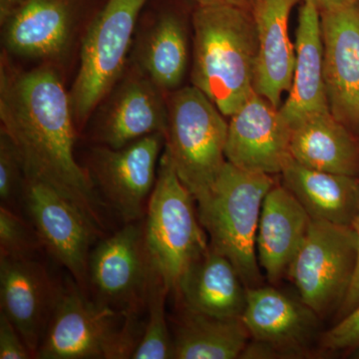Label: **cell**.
Instances as JSON below:
<instances>
[{
	"label": "cell",
	"instance_id": "obj_1",
	"mask_svg": "<svg viewBox=\"0 0 359 359\" xmlns=\"http://www.w3.org/2000/svg\"><path fill=\"white\" fill-rule=\"evenodd\" d=\"M2 52L0 121L13 141L25 177L39 180L72 201L101 231L102 204L95 185L74 156L77 128L57 67L15 69Z\"/></svg>",
	"mask_w": 359,
	"mask_h": 359
},
{
	"label": "cell",
	"instance_id": "obj_2",
	"mask_svg": "<svg viewBox=\"0 0 359 359\" xmlns=\"http://www.w3.org/2000/svg\"><path fill=\"white\" fill-rule=\"evenodd\" d=\"M191 81L230 118L255 93L259 42L247 9L198 6L193 14Z\"/></svg>",
	"mask_w": 359,
	"mask_h": 359
},
{
	"label": "cell",
	"instance_id": "obj_3",
	"mask_svg": "<svg viewBox=\"0 0 359 359\" xmlns=\"http://www.w3.org/2000/svg\"><path fill=\"white\" fill-rule=\"evenodd\" d=\"M276 182L226 161L207 196L197 202L210 247L228 257L248 289L263 283L257 256V233L264 197Z\"/></svg>",
	"mask_w": 359,
	"mask_h": 359
},
{
	"label": "cell",
	"instance_id": "obj_4",
	"mask_svg": "<svg viewBox=\"0 0 359 359\" xmlns=\"http://www.w3.org/2000/svg\"><path fill=\"white\" fill-rule=\"evenodd\" d=\"M195 204V198L182 183L164 148L144 228L156 271L175 294L187 271L210 249Z\"/></svg>",
	"mask_w": 359,
	"mask_h": 359
},
{
	"label": "cell",
	"instance_id": "obj_5",
	"mask_svg": "<svg viewBox=\"0 0 359 359\" xmlns=\"http://www.w3.org/2000/svg\"><path fill=\"white\" fill-rule=\"evenodd\" d=\"M165 150L196 203L204 199L226 163L229 122L195 86L167 94Z\"/></svg>",
	"mask_w": 359,
	"mask_h": 359
},
{
	"label": "cell",
	"instance_id": "obj_6",
	"mask_svg": "<svg viewBox=\"0 0 359 359\" xmlns=\"http://www.w3.org/2000/svg\"><path fill=\"white\" fill-rule=\"evenodd\" d=\"M138 344L137 318L89 301L73 282L63 285L37 358H131Z\"/></svg>",
	"mask_w": 359,
	"mask_h": 359
},
{
	"label": "cell",
	"instance_id": "obj_7",
	"mask_svg": "<svg viewBox=\"0 0 359 359\" xmlns=\"http://www.w3.org/2000/svg\"><path fill=\"white\" fill-rule=\"evenodd\" d=\"M147 0H107L85 32L80 65L69 91L77 131L122 77L129 63L137 21Z\"/></svg>",
	"mask_w": 359,
	"mask_h": 359
},
{
	"label": "cell",
	"instance_id": "obj_8",
	"mask_svg": "<svg viewBox=\"0 0 359 359\" xmlns=\"http://www.w3.org/2000/svg\"><path fill=\"white\" fill-rule=\"evenodd\" d=\"M358 264L353 226L311 219L308 236L287 276L299 297L320 318L341 308Z\"/></svg>",
	"mask_w": 359,
	"mask_h": 359
},
{
	"label": "cell",
	"instance_id": "obj_9",
	"mask_svg": "<svg viewBox=\"0 0 359 359\" xmlns=\"http://www.w3.org/2000/svg\"><path fill=\"white\" fill-rule=\"evenodd\" d=\"M155 273L143 219L125 224L90 254L89 287L95 302L128 316L137 318L146 306Z\"/></svg>",
	"mask_w": 359,
	"mask_h": 359
},
{
	"label": "cell",
	"instance_id": "obj_10",
	"mask_svg": "<svg viewBox=\"0 0 359 359\" xmlns=\"http://www.w3.org/2000/svg\"><path fill=\"white\" fill-rule=\"evenodd\" d=\"M21 204L42 249L69 271L80 289L87 290L92 243L102 231L72 201L39 180L25 177Z\"/></svg>",
	"mask_w": 359,
	"mask_h": 359
},
{
	"label": "cell",
	"instance_id": "obj_11",
	"mask_svg": "<svg viewBox=\"0 0 359 359\" xmlns=\"http://www.w3.org/2000/svg\"><path fill=\"white\" fill-rule=\"evenodd\" d=\"M163 145L165 135L154 133L125 147L97 145L90 150L87 171L125 224L143 219L147 211Z\"/></svg>",
	"mask_w": 359,
	"mask_h": 359
},
{
	"label": "cell",
	"instance_id": "obj_12",
	"mask_svg": "<svg viewBox=\"0 0 359 359\" xmlns=\"http://www.w3.org/2000/svg\"><path fill=\"white\" fill-rule=\"evenodd\" d=\"M80 11L81 0H18L0 14L2 52L56 67L76 37Z\"/></svg>",
	"mask_w": 359,
	"mask_h": 359
},
{
	"label": "cell",
	"instance_id": "obj_13",
	"mask_svg": "<svg viewBox=\"0 0 359 359\" xmlns=\"http://www.w3.org/2000/svg\"><path fill=\"white\" fill-rule=\"evenodd\" d=\"M95 112L91 139L97 145L119 149L166 133L167 94L131 62Z\"/></svg>",
	"mask_w": 359,
	"mask_h": 359
},
{
	"label": "cell",
	"instance_id": "obj_14",
	"mask_svg": "<svg viewBox=\"0 0 359 359\" xmlns=\"http://www.w3.org/2000/svg\"><path fill=\"white\" fill-rule=\"evenodd\" d=\"M292 134L280 108L255 92L229 120L226 159L245 171L280 175L292 159Z\"/></svg>",
	"mask_w": 359,
	"mask_h": 359
},
{
	"label": "cell",
	"instance_id": "obj_15",
	"mask_svg": "<svg viewBox=\"0 0 359 359\" xmlns=\"http://www.w3.org/2000/svg\"><path fill=\"white\" fill-rule=\"evenodd\" d=\"M320 13L328 106L359 137V4Z\"/></svg>",
	"mask_w": 359,
	"mask_h": 359
},
{
	"label": "cell",
	"instance_id": "obj_16",
	"mask_svg": "<svg viewBox=\"0 0 359 359\" xmlns=\"http://www.w3.org/2000/svg\"><path fill=\"white\" fill-rule=\"evenodd\" d=\"M62 290L34 257H0L1 313L13 323L34 358Z\"/></svg>",
	"mask_w": 359,
	"mask_h": 359
},
{
	"label": "cell",
	"instance_id": "obj_17",
	"mask_svg": "<svg viewBox=\"0 0 359 359\" xmlns=\"http://www.w3.org/2000/svg\"><path fill=\"white\" fill-rule=\"evenodd\" d=\"M318 318L304 302L271 287L248 289L242 320L250 339L269 342L285 358H301L318 330Z\"/></svg>",
	"mask_w": 359,
	"mask_h": 359
},
{
	"label": "cell",
	"instance_id": "obj_18",
	"mask_svg": "<svg viewBox=\"0 0 359 359\" xmlns=\"http://www.w3.org/2000/svg\"><path fill=\"white\" fill-rule=\"evenodd\" d=\"M304 0H254L259 50L254 89L276 107L282 106L283 92H290L294 79L295 47L289 33L292 8Z\"/></svg>",
	"mask_w": 359,
	"mask_h": 359
},
{
	"label": "cell",
	"instance_id": "obj_19",
	"mask_svg": "<svg viewBox=\"0 0 359 359\" xmlns=\"http://www.w3.org/2000/svg\"><path fill=\"white\" fill-rule=\"evenodd\" d=\"M311 224V216L294 194L276 183L264 197L257 233V259L269 282L287 276Z\"/></svg>",
	"mask_w": 359,
	"mask_h": 359
},
{
	"label": "cell",
	"instance_id": "obj_20",
	"mask_svg": "<svg viewBox=\"0 0 359 359\" xmlns=\"http://www.w3.org/2000/svg\"><path fill=\"white\" fill-rule=\"evenodd\" d=\"M294 47L292 88L280 108L292 126L308 115L330 111L323 77L320 13L311 0H304L299 9Z\"/></svg>",
	"mask_w": 359,
	"mask_h": 359
},
{
	"label": "cell",
	"instance_id": "obj_21",
	"mask_svg": "<svg viewBox=\"0 0 359 359\" xmlns=\"http://www.w3.org/2000/svg\"><path fill=\"white\" fill-rule=\"evenodd\" d=\"M248 287L228 259L210 247L180 283L177 297L196 313L219 318H242Z\"/></svg>",
	"mask_w": 359,
	"mask_h": 359
},
{
	"label": "cell",
	"instance_id": "obj_22",
	"mask_svg": "<svg viewBox=\"0 0 359 359\" xmlns=\"http://www.w3.org/2000/svg\"><path fill=\"white\" fill-rule=\"evenodd\" d=\"M290 151L292 159L311 169L359 177V137L330 111L294 124Z\"/></svg>",
	"mask_w": 359,
	"mask_h": 359
},
{
	"label": "cell",
	"instance_id": "obj_23",
	"mask_svg": "<svg viewBox=\"0 0 359 359\" xmlns=\"http://www.w3.org/2000/svg\"><path fill=\"white\" fill-rule=\"evenodd\" d=\"M280 176L311 219L353 226L359 216V177L318 171L294 159Z\"/></svg>",
	"mask_w": 359,
	"mask_h": 359
},
{
	"label": "cell",
	"instance_id": "obj_24",
	"mask_svg": "<svg viewBox=\"0 0 359 359\" xmlns=\"http://www.w3.org/2000/svg\"><path fill=\"white\" fill-rule=\"evenodd\" d=\"M129 62L165 93L181 88L189 62L188 35L181 18L170 11L161 13L137 33Z\"/></svg>",
	"mask_w": 359,
	"mask_h": 359
},
{
	"label": "cell",
	"instance_id": "obj_25",
	"mask_svg": "<svg viewBox=\"0 0 359 359\" xmlns=\"http://www.w3.org/2000/svg\"><path fill=\"white\" fill-rule=\"evenodd\" d=\"M174 332V358H240L250 339L242 318H219L186 309Z\"/></svg>",
	"mask_w": 359,
	"mask_h": 359
},
{
	"label": "cell",
	"instance_id": "obj_26",
	"mask_svg": "<svg viewBox=\"0 0 359 359\" xmlns=\"http://www.w3.org/2000/svg\"><path fill=\"white\" fill-rule=\"evenodd\" d=\"M170 294L162 276L156 271L147 295V321L142 330L133 359L174 358V340L166 320V297Z\"/></svg>",
	"mask_w": 359,
	"mask_h": 359
},
{
	"label": "cell",
	"instance_id": "obj_27",
	"mask_svg": "<svg viewBox=\"0 0 359 359\" xmlns=\"http://www.w3.org/2000/svg\"><path fill=\"white\" fill-rule=\"evenodd\" d=\"M41 248L32 224L21 218L18 212L0 205V257H34Z\"/></svg>",
	"mask_w": 359,
	"mask_h": 359
},
{
	"label": "cell",
	"instance_id": "obj_28",
	"mask_svg": "<svg viewBox=\"0 0 359 359\" xmlns=\"http://www.w3.org/2000/svg\"><path fill=\"white\" fill-rule=\"evenodd\" d=\"M25 174L15 146L6 132L0 131V200L18 212L22 201Z\"/></svg>",
	"mask_w": 359,
	"mask_h": 359
},
{
	"label": "cell",
	"instance_id": "obj_29",
	"mask_svg": "<svg viewBox=\"0 0 359 359\" xmlns=\"http://www.w3.org/2000/svg\"><path fill=\"white\" fill-rule=\"evenodd\" d=\"M323 346L330 351L355 349L359 346V306L323 335Z\"/></svg>",
	"mask_w": 359,
	"mask_h": 359
},
{
	"label": "cell",
	"instance_id": "obj_30",
	"mask_svg": "<svg viewBox=\"0 0 359 359\" xmlns=\"http://www.w3.org/2000/svg\"><path fill=\"white\" fill-rule=\"evenodd\" d=\"M0 358H34L18 330L4 314H0Z\"/></svg>",
	"mask_w": 359,
	"mask_h": 359
},
{
	"label": "cell",
	"instance_id": "obj_31",
	"mask_svg": "<svg viewBox=\"0 0 359 359\" xmlns=\"http://www.w3.org/2000/svg\"><path fill=\"white\" fill-rule=\"evenodd\" d=\"M240 358L245 359H273L285 358L282 351L261 340L252 339V342H248L244 351L241 354Z\"/></svg>",
	"mask_w": 359,
	"mask_h": 359
},
{
	"label": "cell",
	"instance_id": "obj_32",
	"mask_svg": "<svg viewBox=\"0 0 359 359\" xmlns=\"http://www.w3.org/2000/svg\"><path fill=\"white\" fill-rule=\"evenodd\" d=\"M353 229L355 231L356 236H358V264H356L355 273H354L351 289H349L348 294H347L341 308L339 309V313H337L339 320L344 318L359 306V216L353 224Z\"/></svg>",
	"mask_w": 359,
	"mask_h": 359
},
{
	"label": "cell",
	"instance_id": "obj_33",
	"mask_svg": "<svg viewBox=\"0 0 359 359\" xmlns=\"http://www.w3.org/2000/svg\"><path fill=\"white\" fill-rule=\"evenodd\" d=\"M198 6H230L250 11L254 0H195Z\"/></svg>",
	"mask_w": 359,
	"mask_h": 359
},
{
	"label": "cell",
	"instance_id": "obj_34",
	"mask_svg": "<svg viewBox=\"0 0 359 359\" xmlns=\"http://www.w3.org/2000/svg\"><path fill=\"white\" fill-rule=\"evenodd\" d=\"M318 11H323L332 7L346 6V4H359V0H311Z\"/></svg>",
	"mask_w": 359,
	"mask_h": 359
},
{
	"label": "cell",
	"instance_id": "obj_35",
	"mask_svg": "<svg viewBox=\"0 0 359 359\" xmlns=\"http://www.w3.org/2000/svg\"><path fill=\"white\" fill-rule=\"evenodd\" d=\"M353 355L354 358H359V346L358 348L354 349Z\"/></svg>",
	"mask_w": 359,
	"mask_h": 359
}]
</instances>
